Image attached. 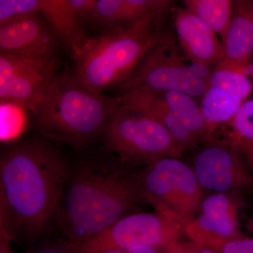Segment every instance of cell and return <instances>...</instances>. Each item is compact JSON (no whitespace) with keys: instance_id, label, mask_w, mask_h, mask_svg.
Segmentation results:
<instances>
[{"instance_id":"cell-24","label":"cell","mask_w":253,"mask_h":253,"mask_svg":"<svg viewBox=\"0 0 253 253\" xmlns=\"http://www.w3.org/2000/svg\"><path fill=\"white\" fill-rule=\"evenodd\" d=\"M163 251L164 253H217L204 245L191 241L189 242L176 241L169 245Z\"/></svg>"},{"instance_id":"cell-14","label":"cell","mask_w":253,"mask_h":253,"mask_svg":"<svg viewBox=\"0 0 253 253\" xmlns=\"http://www.w3.org/2000/svg\"><path fill=\"white\" fill-rule=\"evenodd\" d=\"M224 54L216 69L246 73L253 58V0L233 1L230 25L224 42Z\"/></svg>"},{"instance_id":"cell-17","label":"cell","mask_w":253,"mask_h":253,"mask_svg":"<svg viewBox=\"0 0 253 253\" xmlns=\"http://www.w3.org/2000/svg\"><path fill=\"white\" fill-rule=\"evenodd\" d=\"M226 126L229 129L224 142L235 150L253 174V99L245 101Z\"/></svg>"},{"instance_id":"cell-12","label":"cell","mask_w":253,"mask_h":253,"mask_svg":"<svg viewBox=\"0 0 253 253\" xmlns=\"http://www.w3.org/2000/svg\"><path fill=\"white\" fill-rule=\"evenodd\" d=\"M61 45L41 13L18 18L0 26V54L31 59L59 57Z\"/></svg>"},{"instance_id":"cell-8","label":"cell","mask_w":253,"mask_h":253,"mask_svg":"<svg viewBox=\"0 0 253 253\" xmlns=\"http://www.w3.org/2000/svg\"><path fill=\"white\" fill-rule=\"evenodd\" d=\"M182 227L162 213H131L97 235L74 246L75 253L127 252L133 248L151 246L164 250L179 241Z\"/></svg>"},{"instance_id":"cell-4","label":"cell","mask_w":253,"mask_h":253,"mask_svg":"<svg viewBox=\"0 0 253 253\" xmlns=\"http://www.w3.org/2000/svg\"><path fill=\"white\" fill-rule=\"evenodd\" d=\"M168 12L155 13L135 23L106 30L88 38L73 56L76 77L101 93L119 87L148 50L172 35L163 29Z\"/></svg>"},{"instance_id":"cell-10","label":"cell","mask_w":253,"mask_h":253,"mask_svg":"<svg viewBox=\"0 0 253 253\" xmlns=\"http://www.w3.org/2000/svg\"><path fill=\"white\" fill-rule=\"evenodd\" d=\"M192 169L203 189L229 194L253 190V173L225 142L211 143L200 151Z\"/></svg>"},{"instance_id":"cell-29","label":"cell","mask_w":253,"mask_h":253,"mask_svg":"<svg viewBox=\"0 0 253 253\" xmlns=\"http://www.w3.org/2000/svg\"><path fill=\"white\" fill-rule=\"evenodd\" d=\"M248 73H249L250 76L253 78V58L251 62L249 63V66H248Z\"/></svg>"},{"instance_id":"cell-23","label":"cell","mask_w":253,"mask_h":253,"mask_svg":"<svg viewBox=\"0 0 253 253\" xmlns=\"http://www.w3.org/2000/svg\"><path fill=\"white\" fill-rule=\"evenodd\" d=\"M217 253H253V239L244 237L230 240L214 250Z\"/></svg>"},{"instance_id":"cell-6","label":"cell","mask_w":253,"mask_h":253,"mask_svg":"<svg viewBox=\"0 0 253 253\" xmlns=\"http://www.w3.org/2000/svg\"><path fill=\"white\" fill-rule=\"evenodd\" d=\"M140 182L145 201L181 227L199 211L204 189L192 168L179 158H163L148 163Z\"/></svg>"},{"instance_id":"cell-5","label":"cell","mask_w":253,"mask_h":253,"mask_svg":"<svg viewBox=\"0 0 253 253\" xmlns=\"http://www.w3.org/2000/svg\"><path fill=\"white\" fill-rule=\"evenodd\" d=\"M211 73L208 66L186 59L171 35L148 50L130 76L118 88L121 91L133 88L176 91L201 98L209 86Z\"/></svg>"},{"instance_id":"cell-27","label":"cell","mask_w":253,"mask_h":253,"mask_svg":"<svg viewBox=\"0 0 253 253\" xmlns=\"http://www.w3.org/2000/svg\"><path fill=\"white\" fill-rule=\"evenodd\" d=\"M12 241L14 239L6 233L0 231V253H15L11 249Z\"/></svg>"},{"instance_id":"cell-9","label":"cell","mask_w":253,"mask_h":253,"mask_svg":"<svg viewBox=\"0 0 253 253\" xmlns=\"http://www.w3.org/2000/svg\"><path fill=\"white\" fill-rule=\"evenodd\" d=\"M59 58L31 59L0 54V100L32 110L59 72Z\"/></svg>"},{"instance_id":"cell-15","label":"cell","mask_w":253,"mask_h":253,"mask_svg":"<svg viewBox=\"0 0 253 253\" xmlns=\"http://www.w3.org/2000/svg\"><path fill=\"white\" fill-rule=\"evenodd\" d=\"M119 98L125 107L154 118L163 125L172 134L181 152L191 149L199 140L154 91L133 88L122 91Z\"/></svg>"},{"instance_id":"cell-13","label":"cell","mask_w":253,"mask_h":253,"mask_svg":"<svg viewBox=\"0 0 253 253\" xmlns=\"http://www.w3.org/2000/svg\"><path fill=\"white\" fill-rule=\"evenodd\" d=\"M174 25L181 49L186 59L208 66L220 62L224 44L219 36L185 8L176 9Z\"/></svg>"},{"instance_id":"cell-3","label":"cell","mask_w":253,"mask_h":253,"mask_svg":"<svg viewBox=\"0 0 253 253\" xmlns=\"http://www.w3.org/2000/svg\"><path fill=\"white\" fill-rule=\"evenodd\" d=\"M121 102L119 96L109 97L80 81L73 71H64L51 80L31 111L44 137L78 146L102 134Z\"/></svg>"},{"instance_id":"cell-1","label":"cell","mask_w":253,"mask_h":253,"mask_svg":"<svg viewBox=\"0 0 253 253\" xmlns=\"http://www.w3.org/2000/svg\"><path fill=\"white\" fill-rule=\"evenodd\" d=\"M70 171L52 144L34 139L4 150L0 157V212L16 235L35 239L58 220Z\"/></svg>"},{"instance_id":"cell-26","label":"cell","mask_w":253,"mask_h":253,"mask_svg":"<svg viewBox=\"0 0 253 253\" xmlns=\"http://www.w3.org/2000/svg\"><path fill=\"white\" fill-rule=\"evenodd\" d=\"M31 253H75L74 246L68 241L40 246Z\"/></svg>"},{"instance_id":"cell-19","label":"cell","mask_w":253,"mask_h":253,"mask_svg":"<svg viewBox=\"0 0 253 253\" xmlns=\"http://www.w3.org/2000/svg\"><path fill=\"white\" fill-rule=\"evenodd\" d=\"M201 99V112L211 133L213 126L230 122L244 102L212 86H208Z\"/></svg>"},{"instance_id":"cell-28","label":"cell","mask_w":253,"mask_h":253,"mask_svg":"<svg viewBox=\"0 0 253 253\" xmlns=\"http://www.w3.org/2000/svg\"><path fill=\"white\" fill-rule=\"evenodd\" d=\"M161 249L157 248L151 247V246H139V247L133 248L128 251L127 253H160Z\"/></svg>"},{"instance_id":"cell-21","label":"cell","mask_w":253,"mask_h":253,"mask_svg":"<svg viewBox=\"0 0 253 253\" xmlns=\"http://www.w3.org/2000/svg\"><path fill=\"white\" fill-rule=\"evenodd\" d=\"M124 0H96L89 22L104 31L121 26Z\"/></svg>"},{"instance_id":"cell-2","label":"cell","mask_w":253,"mask_h":253,"mask_svg":"<svg viewBox=\"0 0 253 253\" xmlns=\"http://www.w3.org/2000/svg\"><path fill=\"white\" fill-rule=\"evenodd\" d=\"M141 201L140 175L109 163H86L70 173L57 222L66 241L78 246L131 214Z\"/></svg>"},{"instance_id":"cell-31","label":"cell","mask_w":253,"mask_h":253,"mask_svg":"<svg viewBox=\"0 0 253 253\" xmlns=\"http://www.w3.org/2000/svg\"><path fill=\"white\" fill-rule=\"evenodd\" d=\"M251 229H252V231L253 232V214L252 216V219H251Z\"/></svg>"},{"instance_id":"cell-22","label":"cell","mask_w":253,"mask_h":253,"mask_svg":"<svg viewBox=\"0 0 253 253\" xmlns=\"http://www.w3.org/2000/svg\"><path fill=\"white\" fill-rule=\"evenodd\" d=\"M42 0H0V26L41 13Z\"/></svg>"},{"instance_id":"cell-18","label":"cell","mask_w":253,"mask_h":253,"mask_svg":"<svg viewBox=\"0 0 253 253\" xmlns=\"http://www.w3.org/2000/svg\"><path fill=\"white\" fill-rule=\"evenodd\" d=\"M184 8L197 16L224 42L233 13L231 0H184Z\"/></svg>"},{"instance_id":"cell-11","label":"cell","mask_w":253,"mask_h":253,"mask_svg":"<svg viewBox=\"0 0 253 253\" xmlns=\"http://www.w3.org/2000/svg\"><path fill=\"white\" fill-rule=\"evenodd\" d=\"M233 195L214 193L203 199L199 214L182 226L183 232L213 251L226 241L244 237L238 221L239 201Z\"/></svg>"},{"instance_id":"cell-25","label":"cell","mask_w":253,"mask_h":253,"mask_svg":"<svg viewBox=\"0 0 253 253\" xmlns=\"http://www.w3.org/2000/svg\"><path fill=\"white\" fill-rule=\"evenodd\" d=\"M96 0H70V4L83 22H89L94 11Z\"/></svg>"},{"instance_id":"cell-7","label":"cell","mask_w":253,"mask_h":253,"mask_svg":"<svg viewBox=\"0 0 253 253\" xmlns=\"http://www.w3.org/2000/svg\"><path fill=\"white\" fill-rule=\"evenodd\" d=\"M102 135L108 149L127 162L148 164L160 158H179L182 153L163 125L121 102L108 120Z\"/></svg>"},{"instance_id":"cell-30","label":"cell","mask_w":253,"mask_h":253,"mask_svg":"<svg viewBox=\"0 0 253 253\" xmlns=\"http://www.w3.org/2000/svg\"><path fill=\"white\" fill-rule=\"evenodd\" d=\"M127 253L124 252V251H106V252H104V253Z\"/></svg>"},{"instance_id":"cell-16","label":"cell","mask_w":253,"mask_h":253,"mask_svg":"<svg viewBox=\"0 0 253 253\" xmlns=\"http://www.w3.org/2000/svg\"><path fill=\"white\" fill-rule=\"evenodd\" d=\"M41 13L52 28L60 42L74 56L87 41L83 21L70 0H42Z\"/></svg>"},{"instance_id":"cell-20","label":"cell","mask_w":253,"mask_h":253,"mask_svg":"<svg viewBox=\"0 0 253 253\" xmlns=\"http://www.w3.org/2000/svg\"><path fill=\"white\" fill-rule=\"evenodd\" d=\"M208 85L243 101L249 98L253 91L252 83L248 75L231 69L214 68L210 76Z\"/></svg>"}]
</instances>
